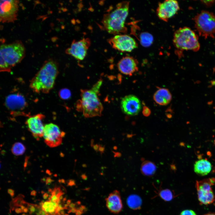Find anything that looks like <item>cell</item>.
Wrapping results in <instances>:
<instances>
[{"instance_id":"obj_1","label":"cell","mask_w":215,"mask_h":215,"mask_svg":"<svg viewBox=\"0 0 215 215\" xmlns=\"http://www.w3.org/2000/svg\"><path fill=\"white\" fill-rule=\"evenodd\" d=\"M58 73L57 64L53 60L45 62L30 81V86L36 93H47L52 89Z\"/></svg>"},{"instance_id":"obj_2","label":"cell","mask_w":215,"mask_h":215,"mask_svg":"<svg viewBox=\"0 0 215 215\" xmlns=\"http://www.w3.org/2000/svg\"><path fill=\"white\" fill-rule=\"evenodd\" d=\"M102 82L100 79L91 89L81 90V99L77 102L76 108L85 117L100 116L102 115L103 106L97 94Z\"/></svg>"},{"instance_id":"obj_3","label":"cell","mask_w":215,"mask_h":215,"mask_svg":"<svg viewBox=\"0 0 215 215\" xmlns=\"http://www.w3.org/2000/svg\"><path fill=\"white\" fill-rule=\"evenodd\" d=\"M129 3L128 1L120 2L114 9L103 15L101 22L108 33L116 35L126 32L125 22L128 13Z\"/></svg>"},{"instance_id":"obj_4","label":"cell","mask_w":215,"mask_h":215,"mask_svg":"<svg viewBox=\"0 0 215 215\" xmlns=\"http://www.w3.org/2000/svg\"><path fill=\"white\" fill-rule=\"evenodd\" d=\"M173 42L175 47L180 50L196 51L200 47L197 36L188 27L180 28L176 31Z\"/></svg>"},{"instance_id":"obj_5","label":"cell","mask_w":215,"mask_h":215,"mask_svg":"<svg viewBox=\"0 0 215 215\" xmlns=\"http://www.w3.org/2000/svg\"><path fill=\"white\" fill-rule=\"evenodd\" d=\"M25 55V48L21 41H16L0 46V57L11 67L20 62Z\"/></svg>"},{"instance_id":"obj_6","label":"cell","mask_w":215,"mask_h":215,"mask_svg":"<svg viewBox=\"0 0 215 215\" xmlns=\"http://www.w3.org/2000/svg\"><path fill=\"white\" fill-rule=\"evenodd\" d=\"M195 26L200 34L204 36H212L215 33V16L203 11L195 18Z\"/></svg>"},{"instance_id":"obj_7","label":"cell","mask_w":215,"mask_h":215,"mask_svg":"<svg viewBox=\"0 0 215 215\" xmlns=\"http://www.w3.org/2000/svg\"><path fill=\"white\" fill-rule=\"evenodd\" d=\"M215 178H208L197 181L196 187L198 199L200 202L204 205H209L215 200V196L212 186L215 184Z\"/></svg>"},{"instance_id":"obj_8","label":"cell","mask_w":215,"mask_h":215,"mask_svg":"<svg viewBox=\"0 0 215 215\" xmlns=\"http://www.w3.org/2000/svg\"><path fill=\"white\" fill-rule=\"evenodd\" d=\"M65 134V133L61 131L59 126L54 124L50 123L44 125L43 137L45 144L50 148L60 145Z\"/></svg>"},{"instance_id":"obj_9","label":"cell","mask_w":215,"mask_h":215,"mask_svg":"<svg viewBox=\"0 0 215 215\" xmlns=\"http://www.w3.org/2000/svg\"><path fill=\"white\" fill-rule=\"evenodd\" d=\"M19 1H0V21L3 23L14 22L17 19Z\"/></svg>"},{"instance_id":"obj_10","label":"cell","mask_w":215,"mask_h":215,"mask_svg":"<svg viewBox=\"0 0 215 215\" xmlns=\"http://www.w3.org/2000/svg\"><path fill=\"white\" fill-rule=\"evenodd\" d=\"M108 41L113 48L122 52H130L137 47L135 39L126 34H117Z\"/></svg>"},{"instance_id":"obj_11","label":"cell","mask_w":215,"mask_h":215,"mask_svg":"<svg viewBox=\"0 0 215 215\" xmlns=\"http://www.w3.org/2000/svg\"><path fill=\"white\" fill-rule=\"evenodd\" d=\"M90 43V40L88 38H84L78 41L74 40L65 52L78 60H82L87 54Z\"/></svg>"},{"instance_id":"obj_12","label":"cell","mask_w":215,"mask_h":215,"mask_svg":"<svg viewBox=\"0 0 215 215\" xmlns=\"http://www.w3.org/2000/svg\"><path fill=\"white\" fill-rule=\"evenodd\" d=\"M178 2L174 0H167L160 3L156 10L158 17L166 22L174 16L179 10Z\"/></svg>"},{"instance_id":"obj_13","label":"cell","mask_w":215,"mask_h":215,"mask_svg":"<svg viewBox=\"0 0 215 215\" xmlns=\"http://www.w3.org/2000/svg\"><path fill=\"white\" fill-rule=\"evenodd\" d=\"M122 111L131 116L137 115L141 109V104L139 99L133 95H129L123 98L121 102Z\"/></svg>"},{"instance_id":"obj_14","label":"cell","mask_w":215,"mask_h":215,"mask_svg":"<svg viewBox=\"0 0 215 215\" xmlns=\"http://www.w3.org/2000/svg\"><path fill=\"white\" fill-rule=\"evenodd\" d=\"M44 116L38 114L29 117L25 122L28 129L37 140L43 137L44 125L42 120Z\"/></svg>"},{"instance_id":"obj_15","label":"cell","mask_w":215,"mask_h":215,"mask_svg":"<svg viewBox=\"0 0 215 215\" xmlns=\"http://www.w3.org/2000/svg\"><path fill=\"white\" fill-rule=\"evenodd\" d=\"M138 62L133 57L126 56L121 59L117 64L118 68L122 73L131 76L138 70Z\"/></svg>"},{"instance_id":"obj_16","label":"cell","mask_w":215,"mask_h":215,"mask_svg":"<svg viewBox=\"0 0 215 215\" xmlns=\"http://www.w3.org/2000/svg\"><path fill=\"white\" fill-rule=\"evenodd\" d=\"M106 205L108 210L111 213L117 214L123 208V205L120 194L115 190L110 193L105 199Z\"/></svg>"},{"instance_id":"obj_17","label":"cell","mask_w":215,"mask_h":215,"mask_svg":"<svg viewBox=\"0 0 215 215\" xmlns=\"http://www.w3.org/2000/svg\"><path fill=\"white\" fill-rule=\"evenodd\" d=\"M5 104L9 109L22 110L26 106V102L24 97L19 93L12 94L6 98Z\"/></svg>"},{"instance_id":"obj_18","label":"cell","mask_w":215,"mask_h":215,"mask_svg":"<svg viewBox=\"0 0 215 215\" xmlns=\"http://www.w3.org/2000/svg\"><path fill=\"white\" fill-rule=\"evenodd\" d=\"M172 95L167 88H159L153 95V99L158 104L161 105H166L168 104L172 100Z\"/></svg>"},{"instance_id":"obj_19","label":"cell","mask_w":215,"mask_h":215,"mask_svg":"<svg viewBox=\"0 0 215 215\" xmlns=\"http://www.w3.org/2000/svg\"><path fill=\"white\" fill-rule=\"evenodd\" d=\"M211 163L206 159H201L196 162L194 165V170L197 174L205 176L211 171Z\"/></svg>"},{"instance_id":"obj_20","label":"cell","mask_w":215,"mask_h":215,"mask_svg":"<svg viewBox=\"0 0 215 215\" xmlns=\"http://www.w3.org/2000/svg\"><path fill=\"white\" fill-rule=\"evenodd\" d=\"M127 203L129 208L134 210L139 209L142 204V200L139 196L133 194L129 196L127 198Z\"/></svg>"},{"instance_id":"obj_21","label":"cell","mask_w":215,"mask_h":215,"mask_svg":"<svg viewBox=\"0 0 215 215\" xmlns=\"http://www.w3.org/2000/svg\"><path fill=\"white\" fill-rule=\"evenodd\" d=\"M156 167L155 164L150 161H146L143 162L141 166V172L144 175L150 176L155 173Z\"/></svg>"},{"instance_id":"obj_22","label":"cell","mask_w":215,"mask_h":215,"mask_svg":"<svg viewBox=\"0 0 215 215\" xmlns=\"http://www.w3.org/2000/svg\"><path fill=\"white\" fill-rule=\"evenodd\" d=\"M59 205L56 202L49 200L42 202L40 205L42 210L49 214L53 215L55 214L56 209Z\"/></svg>"},{"instance_id":"obj_23","label":"cell","mask_w":215,"mask_h":215,"mask_svg":"<svg viewBox=\"0 0 215 215\" xmlns=\"http://www.w3.org/2000/svg\"><path fill=\"white\" fill-rule=\"evenodd\" d=\"M140 42L141 44L145 47L150 46L153 43V38L149 33L144 32L141 33L140 36Z\"/></svg>"},{"instance_id":"obj_24","label":"cell","mask_w":215,"mask_h":215,"mask_svg":"<svg viewBox=\"0 0 215 215\" xmlns=\"http://www.w3.org/2000/svg\"><path fill=\"white\" fill-rule=\"evenodd\" d=\"M25 150L24 146L20 142L15 143L11 148L12 153L16 156L22 155L24 152Z\"/></svg>"},{"instance_id":"obj_25","label":"cell","mask_w":215,"mask_h":215,"mask_svg":"<svg viewBox=\"0 0 215 215\" xmlns=\"http://www.w3.org/2000/svg\"><path fill=\"white\" fill-rule=\"evenodd\" d=\"M159 195L161 198L166 201H171L173 198L172 192L169 189H166L160 191Z\"/></svg>"},{"instance_id":"obj_26","label":"cell","mask_w":215,"mask_h":215,"mask_svg":"<svg viewBox=\"0 0 215 215\" xmlns=\"http://www.w3.org/2000/svg\"><path fill=\"white\" fill-rule=\"evenodd\" d=\"M59 95L61 99H67L70 97L71 93L69 89L67 88H63L60 90Z\"/></svg>"},{"instance_id":"obj_27","label":"cell","mask_w":215,"mask_h":215,"mask_svg":"<svg viewBox=\"0 0 215 215\" xmlns=\"http://www.w3.org/2000/svg\"><path fill=\"white\" fill-rule=\"evenodd\" d=\"M27 207L28 209V211L30 214H32L35 212L36 210V208H39L38 205L28 203Z\"/></svg>"},{"instance_id":"obj_28","label":"cell","mask_w":215,"mask_h":215,"mask_svg":"<svg viewBox=\"0 0 215 215\" xmlns=\"http://www.w3.org/2000/svg\"><path fill=\"white\" fill-rule=\"evenodd\" d=\"M180 215H196V213L193 210L187 209L183 211Z\"/></svg>"},{"instance_id":"obj_29","label":"cell","mask_w":215,"mask_h":215,"mask_svg":"<svg viewBox=\"0 0 215 215\" xmlns=\"http://www.w3.org/2000/svg\"><path fill=\"white\" fill-rule=\"evenodd\" d=\"M142 113L144 116H148L150 114L151 111L148 107L146 106H144L143 108Z\"/></svg>"},{"instance_id":"obj_30","label":"cell","mask_w":215,"mask_h":215,"mask_svg":"<svg viewBox=\"0 0 215 215\" xmlns=\"http://www.w3.org/2000/svg\"><path fill=\"white\" fill-rule=\"evenodd\" d=\"M99 151L101 155H102V154L104 153V151L105 150V146H103L99 144Z\"/></svg>"},{"instance_id":"obj_31","label":"cell","mask_w":215,"mask_h":215,"mask_svg":"<svg viewBox=\"0 0 215 215\" xmlns=\"http://www.w3.org/2000/svg\"><path fill=\"white\" fill-rule=\"evenodd\" d=\"M36 215H50L49 214L46 213L44 211L40 210L36 213Z\"/></svg>"},{"instance_id":"obj_32","label":"cell","mask_w":215,"mask_h":215,"mask_svg":"<svg viewBox=\"0 0 215 215\" xmlns=\"http://www.w3.org/2000/svg\"><path fill=\"white\" fill-rule=\"evenodd\" d=\"M8 193L11 197H13L14 195V191L11 189H9L7 190Z\"/></svg>"},{"instance_id":"obj_33","label":"cell","mask_w":215,"mask_h":215,"mask_svg":"<svg viewBox=\"0 0 215 215\" xmlns=\"http://www.w3.org/2000/svg\"><path fill=\"white\" fill-rule=\"evenodd\" d=\"M93 147L94 150L96 152L99 151V145L97 144L93 145L91 146Z\"/></svg>"},{"instance_id":"obj_34","label":"cell","mask_w":215,"mask_h":215,"mask_svg":"<svg viewBox=\"0 0 215 215\" xmlns=\"http://www.w3.org/2000/svg\"><path fill=\"white\" fill-rule=\"evenodd\" d=\"M15 211L17 214L21 213L23 212L22 210L20 208H16L15 209Z\"/></svg>"},{"instance_id":"obj_35","label":"cell","mask_w":215,"mask_h":215,"mask_svg":"<svg viewBox=\"0 0 215 215\" xmlns=\"http://www.w3.org/2000/svg\"><path fill=\"white\" fill-rule=\"evenodd\" d=\"M113 152L114 154V157H120L121 156V154L120 153L118 152H114L113 151Z\"/></svg>"},{"instance_id":"obj_36","label":"cell","mask_w":215,"mask_h":215,"mask_svg":"<svg viewBox=\"0 0 215 215\" xmlns=\"http://www.w3.org/2000/svg\"><path fill=\"white\" fill-rule=\"evenodd\" d=\"M48 196L49 195L47 193H45L43 195V198L44 199H47L48 198Z\"/></svg>"},{"instance_id":"obj_37","label":"cell","mask_w":215,"mask_h":215,"mask_svg":"<svg viewBox=\"0 0 215 215\" xmlns=\"http://www.w3.org/2000/svg\"><path fill=\"white\" fill-rule=\"evenodd\" d=\"M52 181V180L50 178H47L46 180V184H47L49 183H51Z\"/></svg>"},{"instance_id":"obj_38","label":"cell","mask_w":215,"mask_h":215,"mask_svg":"<svg viewBox=\"0 0 215 215\" xmlns=\"http://www.w3.org/2000/svg\"><path fill=\"white\" fill-rule=\"evenodd\" d=\"M36 192L35 190L32 191L30 193V194L32 196H35L36 195Z\"/></svg>"},{"instance_id":"obj_39","label":"cell","mask_w":215,"mask_h":215,"mask_svg":"<svg viewBox=\"0 0 215 215\" xmlns=\"http://www.w3.org/2000/svg\"><path fill=\"white\" fill-rule=\"evenodd\" d=\"M28 211V210L27 208H25L23 210V212L25 213H27Z\"/></svg>"},{"instance_id":"obj_40","label":"cell","mask_w":215,"mask_h":215,"mask_svg":"<svg viewBox=\"0 0 215 215\" xmlns=\"http://www.w3.org/2000/svg\"><path fill=\"white\" fill-rule=\"evenodd\" d=\"M211 85L213 86H215V80H213L211 82Z\"/></svg>"},{"instance_id":"obj_41","label":"cell","mask_w":215,"mask_h":215,"mask_svg":"<svg viewBox=\"0 0 215 215\" xmlns=\"http://www.w3.org/2000/svg\"><path fill=\"white\" fill-rule=\"evenodd\" d=\"M204 215H215V213H209Z\"/></svg>"},{"instance_id":"obj_42","label":"cell","mask_w":215,"mask_h":215,"mask_svg":"<svg viewBox=\"0 0 215 215\" xmlns=\"http://www.w3.org/2000/svg\"><path fill=\"white\" fill-rule=\"evenodd\" d=\"M214 172L215 173V167L214 168Z\"/></svg>"},{"instance_id":"obj_43","label":"cell","mask_w":215,"mask_h":215,"mask_svg":"<svg viewBox=\"0 0 215 215\" xmlns=\"http://www.w3.org/2000/svg\"><path fill=\"white\" fill-rule=\"evenodd\" d=\"M22 215H26L25 214H23Z\"/></svg>"},{"instance_id":"obj_44","label":"cell","mask_w":215,"mask_h":215,"mask_svg":"<svg viewBox=\"0 0 215 215\" xmlns=\"http://www.w3.org/2000/svg\"><path fill=\"white\" fill-rule=\"evenodd\" d=\"M214 144H215V140L214 141Z\"/></svg>"}]
</instances>
